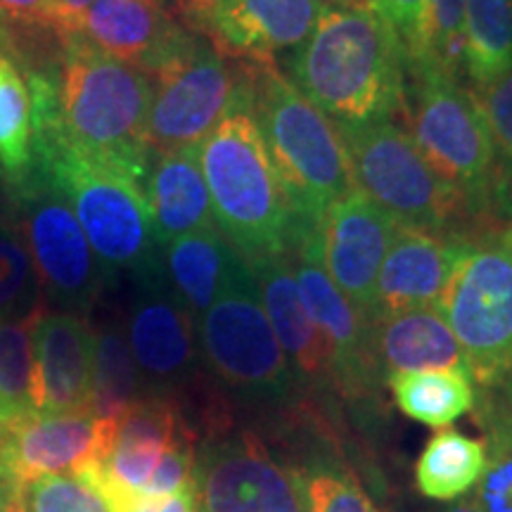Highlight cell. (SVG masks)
Instances as JSON below:
<instances>
[{
    "instance_id": "6da1fadb",
    "label": "cell",
    "mask_w": 512,
    "mask_h": 512,
    "mask_svg": "<svg viewBox=\"0 0 512 512\" xmlns=\"http://www.w3.org/2000/svg\"><path fill=\"white\" fill-rule=\"evenodd\" d=\"M294 86L339 124L392 119L406 91V48L370 8H323L294 50Z\"/></svg>"
},
{
    "instance_id": "7a4b0ae2",
    "label": "cell",
    "mask_w": 512,
    "mask_h": 512,
    "mask_svg": "<svg viewBox=\"0 0 512 512\" xmlns=\"http://www.w3.org/2000/svg\"><path fill=\"white\" fill-rule=\"evenodd\" d=\"M57 131L69 145L145 188L152 152L145 140L152 81L79 34L62 36Z\"/></svg>"
},
{
    "instance_id": "3957f363",
    "label": "cell",
    "mask_w": 512,
    "mask_h": 512,
    "mask_svg": "<svg viewBox=\"0 0 512 512\" xmlns=\"http://www.w3.org/2000/svg\"><path fill=\"white\" fill-rule=\"evenodd\" d=\"M242 72V69H240ZM245 93L197 147L214 223L245 264L290 252L294 211Z\"/></svg>"
},
{
    "instance_id": "277c9868",
    "label": "cell",
    "mask_w": 512,
    "mask_h": 512,
    "mask_svg": "<svg viewBox=\"0 0 512 512\" xmlns=\"http://www.w3.org/2000/svg\"><path fill=\"white\" fill-rule=\"evenodd\" d=\"M197 335L204 370L266 430L294 418L311 401L268 323L247 264L197 318Z\"/></svg>"
},
{
    "instance_id": "5b68a950",
    "label": "cell",
    "mask_w": 512,
    "mask_h": 512,
    "mask_svg": "<svg viewBox=\"0 0 512 512\" xmlns=\"http://www.w3.org/2000/svg\"><path fill=\"white\" fill-rule=\"evenodd\" d=\"M249 107L278 171L297 226L320 223L339 197L354 190L349 155L328 114L318 110L278 64L242 67Z\"/></svg>"
},
{
    "instance_id": "8992f818",
    "label": "cell",
    "mask_w": 512,
    "mask_h": 512,
    "mask_svg": "<svg viewBox=\"0 0 512 512\" xmlns=\"http://www.w3.org/2000/svg\"><path fill=\"white\" fill-rule=\"evenodd\" d=\"M31 169L41 171L69 202L107 273H136L162 261L143 185L69 145L57 121L34 133Z\"/></svg>"
},
{
    "instance_id": "52a82bcc",
    "label": "cell",
    "mask_w": 512,
    "mask_h": 512,
    "mask_svg": "<svg viewBox=\"0 0 512 512\" xmlns=\"http://www.w3.org/2000/svg\"><path fill=\"white\" fill-rule=\"evenodd\" d=\"M406 74L401 107L420 155L463 197L472 223L508 216L494 143L470 88L437 69Z\"/></svg>"
},
{
    "instance_id": "ba28073f",
    "label": "cell",
    "mask_w": 512,
    "mask_h": 512,
    "mask_svg": "<svg viewBox=\"0 0 512 512\" xmlns=\"http://www.w3.org/2000/svg\"><path fill=\"white\" fill-rule=\"evenodd\" d=\"M456 335L479 387L512 368V216L475 223L434 304Z\"/></svg>"
},
{
    "instance_id": "9c48e42d",
    "label": "cell",
    "mask_w": 512,
    "mask_h": 512,
    "mask_svg": "<svg viewBox=\"0 0 512 512\" xmlns=\"http://www.w3.org/2000/svg\"><path fill=\"white\" fill-rule=\"evenodd\" d=\"M354 188L396 221V226L463 233L472 228L463 197L420 155L413 138L392 119L339 124Z\"/></svg>"
},
{
    "instance_id": "30bf717a",
    "label": "cell",
    "mask_w": 512,
    "mask_h": 512,
    "mask_svg": "<svg viewBox=\"0 0 512 512\" xmlns=\"http://www.w3.org/2000/svg\"><path fill=\"white\" fill-rule=\"evenodd\" d=\"M8 190L10 219L34 261L46 309L86 318L112 275L95 256L69 202L38 169L10 181Z\"/></svg>"
},
{
    "instance_id": "8fae6325",
    "label": "cell",
    "mask_w": 512,
    "mask_h": 512,
    "mask_svg": "<svg viewBox=\"0 0 512 512\" xmlns=\"http://www.w3.org/2000/svg\"><path fill=\"white\" fill-rule=\"evenodd\" d=\"M287 256L306 309L330 344L339 406L351 411L361 427H366L380 418L384 387L370 342V323L325 271L318 223H304L294 230Z\"/></svg>"
},
{
    "instance_id": "7c38bea8",
    "label": "cell",
    "mask_w": 512,
    "mask_h": 512,
    "mask_svg": "<svg viewBox=\"0 0 512 512\" xmlns=\"http://www.w3.org/2000/svg\"><path fill=\"white\" fill-rule=\"evenodd\" d=\"M147 76L152 100L145 140L152 155L200 147L245 93V74H235L226 57L195 34Z\"/></svg>"
},
{
    "instance_id": "4fadbf2b",
    "label": "cell",
    "mask_w": 512,
    "mask_h": 512,
    "mask_svg": "<svg viewBox=\"0 0 512 512\" xmlns=\"http://www.w3.org/2000/svg\"><path fill=\"white\" fill-rule=\"evenodd\" d=\"M133 275L124 330L147 396H166L183 406L204 373L197 318L178 297L162 261Z\"/></svg>"
},
{
    "instance_id": "5bb4252c",
    "label": "cell",
    "mask_w": 512,
    "mask_h": 512,
    "mask_svg": "<svg viewBox=\"0 0 512 512\" xmlns=\"http://www.w3.org/2000/svg\"><path fill=\"white\" fill-rule=\"evenodd\" d=\"M200 512H304L297 484L266 434L223 422L197 441Z\"/></svg>"
},
{
    "instance_id": "9a60e30c",
    "label": "cell",
    "mask_w": 512,
    "mask_h": 512,
    "mask_svg": "<svg viewBox=\"0 0 512 512\" xmlns=\"http://www.w3.org/2000/svg\"><path fill=\"white\" fill-rule=\"evenodd\" d=\"M178 24L240 67L271 64L316 27V0H174Z\"/></svg>"
},
{
    "instance_id": "2e32d148",
    "label": "cell",
    "mask_w": 512,
    "mask_h": 512,
    "mask_svg": "<svg viewBox=\"0 0 512 512\" xmlns=\"http://www.w3.org/2000/svg\"><path fill=\"white\" fill-rule=\"evenodd\" d=\"M297 484L304 512H382L368 491L354 458L347 453V434L316 403H306L294 418L268 430Z\"/></svg>"
},
{
    "instance_id": "e0dca14e",
    "label": "cell",
    "mask_w": 512,
    "mask_h": 512,
    "mask_svg": "<svg viewBox=\"0 0 512 512\" xmlns=\"http://www.w3.org/2000/svg\"><path fill=\"white\" fill-rule=\"evenodd\" d=\"M247 266L252 271L268 323L302 382L304 392L320 411L347 427V418L342 413L344 408L339 406L335 392L330 344L306 309L297 278L292 273L290 256H271V259L254 261Z\"/></svg>"
},
{
    "instance_id": "ac0fdd59",
    "label": "cell",
    "mask_w": 512,
    "mask_h": 512,
    "mask_svg": "<svg viewBox=\"0 0 512 512\" xmlns=\"http://www.w3.org/2000/svg\"><path fill=\"white\" fill-rule=\"evenodd\" d=\"M318 233L325 271L370 323L377 273L394 240L396 221L354 188L325 211Z\"/></svg>"
},
{
    "instance_id": "d6986e66",
    "label": "cell",
    "mask_w": 512,
    "mask_h": 512,
    "mask_svg": "<svg viewBox=\"0 0 512 512\" xmlns=\"http://www.w3.org/2000/svg\"><path fill=\"white\" fill-rule=\"evenodd\" d=\"M467 230L432 233V230L396 226L392 245L377 273L370 323L389 313L432 309L458 264Z\"/></svg>"
},
{
    "instance_id": "ffe728a7",
    "label": "cell",
    "mask_w": 512,
    "mask_h": 512,
    "mask_svg": "<svg viewBox=\"0 0 512 512\" xmlns=\"http://www.w3.org/2000/svg\"><path fill=\"white\" fill-rule=\"evenodd\" d=\"M38 415L93 408V328L76 313L43 311L34 328Z\"/></svg>"
},
{
    "instance_id": "44dd1931",
    "label": "cell",
    "mask_w": 512,
    "mask_h": 512,
    "mask_svg": "<svg viewBox=\"0 0 512 512\" xmlns=\"http://www.w3.org/2000/svg\"><path fill=\"white\" fill-rule=\"evenodd\" d=\"M74 34L145 74L155 72L190 38L162 0H95Z\"/></svg>"
},
{
    "instance_id": "7402d4cb",
    "label": "cell",
    "mask_w": 512,
    "mask_h": 512,
    "mask_svg": "<svg viewBox=\"0 0 512 512\" xmlns=\"http://www.w3.org/2000/svg\"><path fill=\"white\" fill-rule=\"evenodd\" d=\"M370 342L384 382L389 375L418 370H458L470 375L456 335L434 306L375 318L370 323Z\"/></svg>"
},
{
    "instance_id": "603a6c76",
    "label": "cell",
    "mask_w": 512,
    "mask_h": 512,
    "mask_svg": "<svg viewBox=\"0 0 512 512\" xmlns=\"http://www.w3.org/2000/svg\"><path fill=\"white\" fill-rule=\"evenodd\" d=\"M145 181L152 230L159 249L197 230L216 226L197 147L152 155Z\"/></svg>"
},
{
    "instance_id": "cb8c5ba5",
    "label": "cell",
    "mask_w": 512,
    "mask_h": 512,
    "mask_svg": "<svg viewBox=\"0 0 512 512\" xmlns=\"http://www.w3.org/2000/svg\"><path fill=\"white\" fill-rule=\"evenodd\" d=\"M162 252L166 278L195 318H200L245 268V259L216 226L178 238Z\"/></svg>"
},
{
    "instance_id": "d4e9b609",
    "label": "cell",
    "mask_w": 512,
    "mask_h": 512,
    "mask_svg": "<svg viewBox=\"0 0 512 512\" xmlns=\"http://www.w3.org/2000/svg\"><path fill=\"white\" fill-rule=\"evenodd\" d=\"M486 467V444L458 430H439L427 439L413 467L420 496L437 503H453L472 494Z\"/></svg>"
},
{
    "instance_id": "484cf974",
    "label": "cell",
    "mask_w": 512,
    "mask_h": 512,
    "mask_svg": "<svg viewBox=\"0 0 512 512\" xmlns=\"http://www.w3.org/2000/svg\"><path fill=\"white\" fill-rule=\"evenodd\" d=\"M384 384L406 418L437 430H444L477 406L475 380L458 370L396 373L389 375Z\"/></svg>"
},
{
    "instance_id": "4316f807",
    "label": "cell",
    "mask_w": 512,
    "mask_h": 512,
    "mask_svg": "<svg viewBox=\"0 0 512 512\" xmlns=\"http://www.w3.org/2000/svg\"><path fill=\"white\" fill-rule=\"evenodd\" d=\"M145 384L128 347L124 318L93 330V411L102 418H121L143 399Z\"/></svg>"
},
{
    "instance_id": "83f0119b",
    "label": "cell",
    "mask_w": 512,
    "mask_h": 512,
    "mask_svg": "<svg viewBox=\"0 0 512 512\" xmlns=\"http://www.w3.org/2000/svg\"><path fill=\"white\" fill-rule=\"evenodd\" d=\"M512 64V0H467L463 67L472 88L484 86Z\"/></svg>"
},
{
    "instance_id": "f1b7e54d",
    "label": "cell",
    "mask_w": 512,
    "mask_h": 512,
    "mask_svg": "<svg viewBox=\"0 0 512 512\" xmlns=\"http://www.w3.org/2000/svg\"><path fill=\"white\" fill-rule=\"evenodd\" d=\"M34 166V102L27 76L8 55H0V171L19 181Z\"/></svg>"
},
{
    "instance_id": "f546056e",
    "label": "cell",
    "mask_w": 512,
    "mask_h": 512,
    "mask_svg": "<svg viewBox=\"0 0 512 512\" xmlns=\"http://www.w3.org/2000/svg\"><path fill=\"white\" fill-rule=\"evenodd\" d=\"M46 306L0 320V425L29 418L34 408V328Z\"/></svg>"
},
{
    "instance_id": "4dcf8cb0",
    "label": "cell",
    "mask_w": 512,
    "mask_h": 512,
    "mask_svg": "<svg viewBox=\"0 0 512 512\" xmlns=\"http://www.w3.org/2000/svg\"><path fill=\"white\" fill-rule=\"evenodd\" d=\"M467 0H425L411 46L406 48L408 69H437L458 79L463 67V24Z\"/></svg>"
},
{
    "instance_id": "1f68e13d",
    "label": "cell",
    "mask_w": 512,
    "mask_h": 512,
    "mask_svg": "<svg viewBox=\"0 0 512 512\" xmlns=\"http://www.w3.org/2000/svg\"><path fill=\"white\" fill-rule=\"evenodd\" d=\"M41 306L46 304L22 233L10 216H0V320L29 316Z\"/></svg>"
},
{
    "instance_id": "d6a6232c",
    "label": "cell",
    "mask_w": 512,
    "mask_h": 512,
    "mask_svg": "<svg viewBox=\"0 0 512 512\" xmlns=\"http://www.w3.org/2000/svg\"><path fill=\"white\" fill-rule=\"evenodd\" d=\"M15 512H112L105 498L79 477L31 479L19 489Z\"/></svg>"
},
{
    "instance_id": "836d02e7",
    "label": "cell",
    "mask_w": 512,
    "mask_h": 512,
    "mask_svg": "<svg viewBox=\"0 0 512 512\" xmlns=\"http://www.w3.org/2000/svg\"><path fill=\"white\" fill-rule=\"evenodd\" d=\"M484 124L494 143L498 174L503 185V204L512 190V64L484 86L472 88ZM508 214V211H505Z\"/></svg>"
},
{
    "instance_id": "e575fe53",
    "label": "cell",
    "mask_w": 512,
    "mask_h": 512,
    "mask_svg": "<svg viewBox=\"0 0 512 512\" xmlns=\"http://www.w3.org/2000/svg\"><path fill=\"white\" fill-rule=\"evenodd\" d=\"M482 427L486 467L470 498L479 512H512V432L498 425Z\"/></svg>"
},
{
    "instance_id": "d590c367",
    "label": "cell",
    "mask_w": 512,
    "mask_h": 512,
    "mask_svg": "<svg viewBox=\"0 0 512 512\" xmlns=\"http://www.w3.org/2000/svg\"><path fill=\"white\" fill-rule=\"evenodd\" d=\"M93 489L105 498L112 512H200L197 486L166 496L128 494V491L112 489V486H93Z\"/></svg>"
},
{
    "instance_id": "8d00e7d4",
    "label": "cell",
    "mask_w": 512,
    "mask_h": 512,
    "mask_svg": "<svg viewBox=\"0 0 512 512\" xmlns=\"http://www.w3.org/2000/svg\"><path fill=\"white\" fill-rule=\"evenodd\" d=\"M0 15L29 27L50 29L60 36L62 19L55 0H0Z\"/></svg>"
},
{
    "instance_id": "74e56055",
    "label": "cell",
    "mask_w": 512,
    "mask_h": 512,
    "mask_svg": "<svg viewBox=\"0 0 512 512\" xmlns=\"http://www.w3.org/2000/svg\"><path fill=\"white\" fill-rule=\"evenodd\" d=\"M475 408L482 425H498L512 432V368L496 384L482 389Z\"/></svg>"
},
{
    "instance_id": "f35d334b",
    "label": "cell",
    "mask_w": 512,
    "mask_h": 512,
    "mask_svg": "<svg viewBox=\"0 0 512 512\" xmlns=\"http://www.w3.org/2000/svg\"><path fill=\"white\" fill-rule=\"evenodd\" d=\"M370 8L399 34L403 48L411 46L415 31H418L425 0H370Z\"/></svg>"
},
{
    "instance_id": "ab89813d",
    "label": "cell",
    "mask_w": 512,
    "mask_h": 512,
    "mask_svg": "<svg viewBox=\"0 0 512 512\" xmlns=\"http://www.w3.org/2000/svg\"><path fill=\"white\" fill-rule=\"evenodd\" d=\"M93 3L95 0H55L57 10H60V19H62L60 38L74 34L76 27H79V19L83 17V12L91 8Z\"/></svg>"
},
{
    "instance_id": "60d3db41",
    "label": "cell",
    "mask_w": 512,
    "mask_h": 512,
    "mask_svg": "<svg viewBox=\"0 0 512 512\" xmlns=\"http://www.w3.org/2000/svg\"><path fill=\"white\" fill-rule=\"evenodd\" d=\"M320 8H368L370 0H316Z\"/></svg>"
},
{
    "instance_id": "b9f144b4",
    "label": "cell",
    "mask_w": 512,
    "mask_h": 512,
    "mask_svg": "<svg viewBox=\"0 0 512 512\" xmlns=\"http://www.w3.org/2000/svg\"><path fill=\"white\" fill-rule=\"evenodd\" d=\"M437 512H479L477 505L472 503L470 494H467L465 498H460V501H453L451 505H446V508H441Z\"/></svg>"
},
{
    "instance_id": "7bdbcfd3",
    "label": "cell",
    "mask_w": 512,
    "mask_h": 512,
    "mask_svg": "<svg viewBox=\"0 0 512 512\" xmlns=\"http://www.w3.org/2000/svg\"><path fill=\"white\" fill-rule=\"evenodd\" d=\"M505 211H508V216H512V190L508 192V200H505Z\"/></svg>"
},
{
    "instance_id": "ee69618b",
    "label": "cell",
    "mask_w": 512,
    "mask_h": 512,
    "mask_svg": "<svg viewBox=\"0 0 512 512\" xmlns=\"http://www.w3.org/2000/svg\"><path fill=\"white\" fill-rule=\"evenodd\" d=\"M162 3H164V0H162Z\"/></svg>"
},
{
    "instance_id": "f6af8a7d",
    "label": "cell",
    "mask_w": 512,
    "mask_h": 512,
    "mask_svg": "<svg viewBox=\"0 0 512 512\" xmlns=\"http://www.w3.org/2000/svg\"><path fill=\"white\" fill-rule=\"evenodd\" d=\"M0 427H3V425H0Z\"/></svg>"
}]
</instances>
